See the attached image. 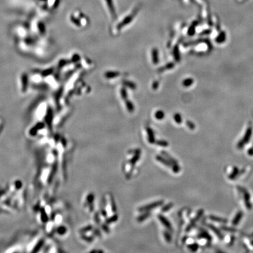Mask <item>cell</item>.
I'll return each instance as SVG.
<instances>
[{"instance_id": "cell-8", "label": "cell", "mask_w": 253, "mask_h": 253, "mask_svg": "<svg viewBox=\"0 0 253 253\" xmlns=\"http://www.w3.org/2000/svg\"><path fill=\"white\" fill-rule=\"evenodd\" d=\"M94 200V194L93 193H89L87 195L86 200V206H90L91 204H93V202Z\"/></svg>"}, {"instance_id": "cell-3", "label": "cell", "mask_w": 253, "mask_h": 253, "mask_svg": "<svg viewBox=\"0 0 253 253\" xmlns=\"http://www.w3.org/2000/svg\"><path fill=\"white\" fill-rule=\"evenodd\" d=\"M156 159L158 161H159V162L162 163L163 165H165V166H167V167H169V168H172V165H174V164H172V163H171V162H169L168 159H167L166 158H165L164 157L162 156V155H157Z\"/></svg>"}, {"instance_id": "cell-10", "label": "cell", "mask_w": 253, "mask_h": 253, "mask_svg": "<svg viewBox=\"0 0 253 253\" xmlns=\"http://www.w3.org/2000/svg\"><path fill=\"white\" fill-rule=\"evenodd\" d=\"M110 203H111V207L112 212H114V213H116L117 212L116 204V202H115V200L114 199L113 196H110Z\"/></svg>"}, {"instance_id": "cell-17", "label": "cell", "mask_w": 253, "mask_h": 253, "mask_svg": "<svg viewBox=\"0 0 253 253\" xmlns=\"http://www.w3.org/2000/svg\"><path fill=\"white\" fill-rule=\"evenodd\" d=\"M210 219L213 220H214V221H217V222H220V223H225V222H226V221H225L226 220L223 219H221V218L212 216V217H210Z\"/></svg>"}, {"instance_id": "cell-12", "label": "cell", "mask_w": 253, "mask_h": 253, "mask_svg": "<svg viewBox=\"0 0 253 253\" xmlns=\"http://www.w3.org/2000/svg\"><path fill=\"white\" fill-rule=\"evenodd\" d=\"M155 143L157 145L160 146V147H167L168 146V142L164 141V140H157V141H155Z\"/></svg>"}, {"instance_id": "cell-4", "label": "cell", "mask_w": 253, "mask_h": 253, "mask_svg": "<svg viewBox=\"0 0 253 253\" xmlns=\"http://www.w3.org/2000/svg\"><path fill=\"white\" fill-rule=\"evenodd\" d=\"M147 135H148V140L150 144H154L155 143V138L154 134L151 128H148L147 129Z\"/></svg>"}, {"instance_id": "cell-11", "label": "cell", "mask_w": 253, "mask_h": 253, "mask_svg": "<svg viewBox=\"0 0 253 253\" xmlns=\"http://www.w3.org/2000/svg\"><path fill=\"white\" fill-rule=\"evenodd\" d=\"M93 227L92 226H91V224H89L88 226H86L85 227H83V228L81 229L80 230L79 232L81 234H84V233H87L89 231H91V230H93Z\"/></svg>"}, {"instance_id": "cell-13", "label": "cell", "mask_w": 253, "mask_h": 253, "mask_svg": "<svg viewBox=\"0 0 253 253\" xmlns=\"http://www.w3.org/2000/svg\"><path fill=\"white\" fill-rule=\"evenodd\" d=\"M173 206H174V204L172 203H169L168 204H167V205L162 207V209H161V212H162V213L168 212L169 210H170L171 208L173 207Z\"/></svg>"}, {"instance_id": "cell-5", "label": "cell", "mask_w": 253, "mask_h": 253, "mask_svg": "<svg viewBox=\"0 0 253 253\" xmlns=\"http://www.w3.org/2000/svg\"><path fill=\"white\" fill-rule=\"evenodd\" d=\"M161 155H162L165 158H166L167 159H168L169 162H171V163H172V164H177V163H178L177 161L175 160V159H174V158H172V157H171V155H169L168 152H166V151H161Z\"/></svg>"}, {"instance_id": "cell-22", "label": "cell", "mask_w": 253, "mask_h": 253, "mask_svg": "<svg viewBox=\"0 0 253 253\" xmlns=\"http://www.w3.org/2000/svg\"><path fill=\"white\" fill-rule=\"evenodd\" d=\"M93 233H94V234L95 235H96V236H98V237H101V235H102L100 231L97 229H94V230H93Z\"/></svg>"}, {"instance_id": "cell-23", "label": "cell", "mask_w": 253, "mask_h": 253, "mask_svg": "<svg viewBox=\"0 0 253 253\" xmlns=\"http://www.w3.org/2000/svg\"><path fill=\"white\" fill-rule=\"evenodd\" d=\"M156 116V118H157V119L161 120L163 118V114L162 113H161V112H158V113L156 114V116Z\"/></svg>"}, {"instance_id": "cell-9", "label": "cell", "mask_w": 253, "mask_h": 253, "mask_svg": "<svg viewBox=\"0 0 253 253\" xmlns=\"http://www.w3.org/2000/svg\"><path fill=\"white\" fill-rule=\"evenodd\" d=\"M118 219V216L117 214H115L113 216H111L110 217H108V219H107L105 221V223H106V224H109L113 223L116 222V221Z\"/></svg>"}, {"instance_id": "cell-6", "label": "cell", "mask_w": 253, "mask_h": 253, "mask_svg": "<svg viewBox=\"0 0 253 253\" xmlns=\"http://www.w3.org/2000/svg\"><path fill=\"white\" fill-rule=\"evenodd\" d=\"M150 216H151V213L149 212V211L144 212L143 215L139 216L137 217V221H138L139 223L143 222V221H144V220H145L146 219H148V218Z\"/></svg>"}, {"instance_id": "cell-14", "label": "cell", "mask_w": 253, "mask_h": 253, "mask_svg": "<svg viewBox=\"0 0 253 253\" xmlns=\"http://www.w3.org/2000/svg\"><path fill=\"white\" fill-rule=\"evenodd\" d=\"M241 217H242V213L241 212H239V213H237V215H236V216L234 219L233 221V224H237L239 221H240Z\"/></svg>"}, {"instance_id": "cell-15", "label": "cell", "mask_w": 253, "mask_h": 253, "mask_svg": "<svg viewBox=\"0 0 253 253\" xmlns=\"http://www.w3.org/2000/svg\"><path fill=\"white\" fill-rule=\"evenodd\" d=\"M81 238H82L83 240H85V241H87V242H89V243L92 242L93 240V239H94V238H93V237L88 236V235H85V234H82V235H81Z\"/></svg>"}, {"instance_id": "cell-19", "label": "cell", "mask_w": 253, "mask_h": 253, "mask_svg": "<svg viewBox=\"0 0 253 253\" xmlns=\"http://www.w3.org/2000/svg\"><path fill=\"white\" fill-rule=\"evenodd\" d=\"M94 220L95 221H96V223L97 224H100V216H99V213H95V215H94Z\"/></svg>"}, {"instance_id": "cell-2", "label": "cell", "mask_w": 253, "mask_h": 253, "mask_svg": "<svg viewBox=\"0 0 253 253\" xmlns=\"http://www.w3.org/2000/svg\"><path fill=\"white\" fill-rule=\"evenodd\" d=\"M158 218L159 221H161V223H162L167 229L169 230V231H172V225H171V223L169 222V221L166 217L163 216L162 215H158Z\"/></svg>"}, {"instance_id": "cell-18", "label": "cell", "mask_w": 253, "mask_h": 253, "mask_svg": "<svg viewBox=\"0 0 253 253\" xmlns=\"http://www.w3.org/2000/svg\"><path fill=\"white\" fill-rule=\"evenodd\" d=\"M188 248L189 249H190V250H191L192 251H195L198 249V244H196V243H193V244L189 245Z\"/></svg>"}, {"instance_id": "cell-7", "label": "cell", "mask_w": 253, "mask_h": 253, "mask_svg": "<svg viewBox=\"0 0 253 253\" xmlns=\"http://www.w3.org/2000/svg\"><path fill=\"white\" fill-rule=\"evenodd\" d=\"M140 153H135L134 155V157L130 159L128 161V162H129L130 164H131L132 166H134V165L136 163H137L140 158Z\"/></svg>"}, {"instance_id": "cell-16", "label": "cell", "mask_w": 253, "mask_h": 253, "mask_svg": "<svg viewBox=\"0 0 253 253\" xmlns=\"http://www.w3.org/2000/svg\"><path fill=\"white\" fill-rule=\"evenodd\" d=\"M163 236H164L165 240L168 243H170L171 240H172V237H171V234H169V233L168 231H163Z\"/></svg>"}, {"instance_id": "cell-20", "label": "cell", "mask_w": 253, "mask_h": 253, "mask_svg": "<svg viewBox=\"0 0 253 253\" xmlns=\"http://www.w3.org/2000/svg\"><path fill=\"white\" fill-rule=\"evenodd\" d=\"M102 228L106 233H110V229H109L108 226L106 225V224H104L102 225Z\"/></svg>"}, {"instance_id": "cell-21", "label": "cell", "mask_w": 253, "mask_h": 253, "mask_svg": "<svg viewBox=\"0 0 253 253\" xmlns=\"http://www.w3.org/2000/svg\"><path fill=\"white\" fill-rule=\"evenodd\" d=\"M100 213H101V215H102V216L104 217H106L107 216V213L106 210H105L104 207L101 209Z\"/></svg>"}, {"instance_id": "cell-1", "label": "cell", "mask_w": 253, "mask_h": 253, "mask_svg": "<svg viewBox=\"0 0 253 253\" xmlns=\"http://www.w3.org/2000/svg\"><path fill=\"white\" fill-rule=\"evenodd\" d=\"M163 200H158V201L152 202L151 203H149L147 205L143 206L142 207H139L138 209V211L139 212H148L151 210L152 209H155L159 206L163 205Z\"/></svg>"}]
</instances>
